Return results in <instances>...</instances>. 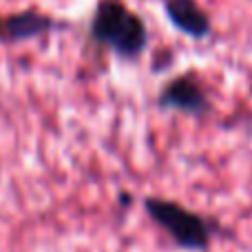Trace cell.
<instances>
[{
	"label": "cell",
	"instance_id": "obj_1",
	"mask_svg": "<svg viewBox=\"0 0 252 252\" xmlns=\"http://www.w3.org/2000/svg\"><path fill=\"white\" fill-rule=\"evenodd\" d=\"M93 38L124 60H135L148 44V29L135 11L120 0H102L91 25Z\"/></svg>",
	"mask_w": 252,
	"mask_h": 252
},
{
	"label": "cell",
	"instance_id": "obj_2",
	"mask_svg": "<svg viewBox=\"0 0 252 252\" xmlns=\"http://www.w3.org/2000/svg\"><path fill=\"white\" fill-rule=\"evenodd\" d=\"M146 215L184 250H206L210 244L213 228L201 215L184 208L182 204L164 197H144Z\"/></svg>",
	"mask_w": 252,
	"mask_h": 252
},
{
	"label": "cell",
	"instance_id": "obj_3",
	"mask_svg": "<svg viewBox=\"0 0 252 252\" xmlns=\"http://www.w3.org/2000/svg\"><path fill=\"white\" fill-rule=\"evenodd\" d=\"M157 104H159V109L184 111V113H204L208 102H206L204 89L199 87V82L192 75H179V78L170 80L159 91Z\"/></svg>",
	"mask_w": 252,
	"mask_h": 252
},
{
	"label": "cell",
	"instance_id": "obj_4",
	"mask_svg": "<svg viewBox=\"0 0 252 252\" xmlns=\"http://www.w3.org/2000/svg\"><path fill=\"white\" fill-rule=\"evenodd\" d=\"M58 27L51 16L40 11H20L0 20V42H22L51 31Z\"/></svg>",
	"mask_w": 252,
	"mask_h": 252
},
{
	"label": "cell",
	"instance_id": "obj_5",
	"mask_svg": "<svg viewBox=\"0 0 252 252\" xmlns=\"http://www.w3.org/2000/svg\"><path fill=\"white\" fill-rule=\"evenodd\" d=\"M166 16L179 31L192 38H204L210 31V20L195 0H166Z\"/></svg>",
	"mask_w": 252,
	"mask_h": 252
}]
</instances>
